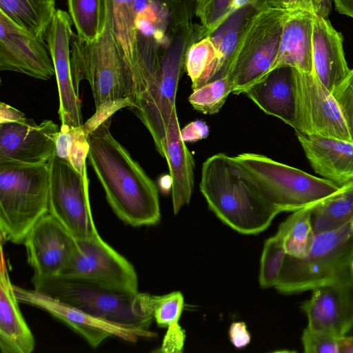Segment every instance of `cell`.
Returning a JSON list of instances; mask_svg holds the SVG:
<instances>
[{
  "label": "cell",
  "mask_w": 353,
  "mask_h": 353,
  "mask_svg": "<svg viewBox=\"0 0 353 353\" xmlns=\"http://www.w3.org/2000/svg\"><path fill=\"white\" fill-rule=\"evenodd\" d=\"M111 118L88 135V159L115 214L133 227L152 225L161 219L155 183L111 134Z\"/></svg>",
  "instance_id": "cell-1"
},
{
  "label": "cell",
  "mask_w": 353,
  "mask_h": 353,
  "mask_svg": "<svg viewBox=\"0 0 353 353\" xmlns=\"http://www.w3.org/2000/svg\"><path fill=\"white\" fill-rule=\"evenodd\" d=\"M70 62L75 91L79 94L86 80L94 101L95 113L83 124L86 135L117 111L134 108L135 80L116 37L112 0H106L105 26L98 38L87 42L73 34Z\"/></svg>",
  "instance_id": "cell-2"
},
{
  "label": "cell",
  "mask_w": 353,
  "mask_h": 353,
  "mask_svg": "<svg viewBox=\"0 0 353 353\" xmlns=\"http://www.w3.org/2000/svg\"><path fill=\"white\" fill-rule=\"evenodd\" d=\"M32 283L34 290L96 318L137 332L141 337L155 336L148 330L154 319L155 296L62 276L32 277Z\"/></svg>",
  "instance_id": "cell-3"
},
{
  "label": "cell",
  "mask_w": 353,
  "mask_h": 353,
  "mask_svg": "<svg viewBox=\"0 0 353 353\" xmlns=\"http://www.w3.org/2000/svg\"><path fill=\"white\" fill-rule=\"evenodd\" d=\"M199 188L216 216L243 234L264 231L281 212L258 193L223 153L214 154L203 163Z\"/></svg>",
  "instance_id": "cell-4"
},
{
  "label": "cell",
  "mask_w": 353,
  "mask_h": 353,
  "mask_svg": "<svg viewBox=\"0 0 353 353\" xmlns=\"http://www.w3.org/2000/svg\"><path fill=\"white\" fill-rule=\"evenodd\" d=\"M352 261L353 232L349 222L336 230L316 234L305 257L286 255L274 288L284 294L333 285L353 290Z\"/></svg>",
  "instance_id": "cell-5"
},
{
  "label": "cell",
  "mask_w": 353,
  "mask_h": 353,
  "mask_svg": "<svg viewBox=\"0 0 353 353\" xmlns=\"http://www.w3.org/2000/svg\"><path fill=\"white\" fill-rule=\"evenodd\" d=\"M230 159L258 193L281 212L314 207L342 187L262 154L242 153Z\"/></svg>",
  "instance_id": "cell-6"
},
{
  "label": "cell",
  "mask_w": 353,
  "mask_h": 353,
  "mask_svg": "<svg viewBox=\"0 0 353 353\" xmlns=\"http://www.w3.org/2000/svg\"><path fill=\"white\" fill-rule=\"evenodd\" d=\"M50 163H0L1 242L23 243L48 212Z\"/></svg>",
  "instance_id": "cell-7"
},
{
  "label": "cell",
  "mask_w": 353,
  "mask_h": 353,
  "mask_svg": "<svg viewBox=\"0 0 353 353\" xmlns=\"http://www.w3.org/2000/svg\"><path fill=\"white\" fill-rule=\"evenodd\" d=\"M289 9L265 7L252 19L239 42L226 76L232 92L245 93L272 70Z\"/></svg>",
  "instance_id": "cell-8"
},
{
  "label": "cell",
  "mask_w": 353,
  "mask_h": 353,
  "mask_svg": "<svg viewBox=\"0 0 353 353\" xmlns=\"http://www.w3.org/2000/svg\"><path fill=\"white\" fill-rule=\"evenodd\" d=\"M50 187L48 213L76 239L98 234L91 212L88 174L54 156L50 162Z\"/></svg>",
  "instance_id": "cell-9"
},
{
  "label": "cell",
  "mask_w": 353,
  "mask_h": 353,
  "mask_svg": "<svg viewBox=\"0 0 353 353\" xmlns=\"http://www.w3.org/2000/svg\"><path fill=\"white\" fill-rule=\"evenodd\" d=\"M296 133L352 141L339 105L314 72L294 68Z\"/></svg>",
  "instance_id": "cell-10"
},
{
  "label": "cell",
  "mask_w": 353,
  "mask_h": 353,
  "mask_svg": "<svg viewBox=\"0 0 353 353\" xmlns=\"http://www.w3.org/2000/svg\"><path fill=\"white\" fill-rule=\"evenodd\" d=\"M77 241V248L73 256L59 276L139 292L138 276L133 265L99 234Z\"/></svg>",
  "instance_id": "cell-11"
},
{
  "label": "cell",
  "mask_w": 353,
  "mask_h": 353,
  "mask_svg": "<svg viewBox=\"0 0 353 353\" xmlns=\"http://www.w3.org/2000/svg\"><path fill=\"white\" fill-rule=\"evenodd\" d=\"M0 71L49 80L55 75L45 39L19 26L0 11Z\"/></svg>",
  "instance_id": "cell-12"
},
{
  "label": "cell",
  "mask_w": 353,
  "mask_h": 353,
  "mask_svg": "<svg viewBox=\"0 0 353 353\" xmlns=\"http://www.w3.org/2000/svg\"><path fill=\"white\" fill-rule=\"evenodd\" d=\"M205 37L202 26L192 22L178 29L162 52L158 88L157 136L154 141L160 154L172 114L176 110V94L185 69L187 50L192 44Z\"/></svg>",
  "instance_id": "cell-13"
},
{
  "label": "cell",
  "mask_w": 353,
  "mask_h": 353,
  "mask_svg": "<svg viewBox=\"0 0 353 353\" xmlns=\"http://www.w3.org/2000/svg\"><path fill=\"white\" fill-rule=\"evenodd\" d=\"M60 128L52 120L33 119L0 123V163L41 164L55 155Z\"/></svg>",
  "instance_id": "cell-14"
},
{
  "label": "cell",
  "mask_w": 353,
  "mask_h": 353,
  "mask_svg": "<svg viewBox=\"0 0 353 353\" xmlns=\"http://www.w3.org/2000/svg\"><path fill=\"white\" fill-rule=\"evenodd\" d=\"M23 243L34 278L60 275L77 248V239L48 213L34 224Z\"/></svg>",
  "instance_id": "cell-15"
},
{
  "label": "cell",
  "mask_w": 353,
  "mask_h": 353,
  "mask_svg": "<svg viewBox=\"0 0 353 353\" xmlns=\"http://www.w3.org/2000/svg\"><path fill=\"white\" fill-rule=\"evenodd\" d=\"M68 12L57 10L49 27L46 41L52 59L57 83L61 125H83L81 101L75 91L71 70L70 43L74 34Z\"/></svg>",
  "instance_id": "cell-16"
},
{
  "label": "cell",
  "mask_w": 353,
  "mask_h": 353,
  "mask_svg": "<svg viewBox=\"0 0 353 353\" xmlns=\"http://www.w3.org/2000/svg\"><path fill=\"white\" fill-rule=\"evenodd\" d=\"M20 303L42 309L81 335L92 347L112 336L135 342L141 334L130 329L96 318L83 310L34 289L14 285Z\"/></svg>",
  "instance_id": "cell-17"
},
{
  "label": "cell",
  "mask_w": 353,
  "mask_h": 353,
  "mask_svg": "<svg viewBox=\"0 0 353 353\" xmlns=\"http://www.w3.org/2000/svg\"><path fill=\"white\" fill-rule=\"evenodd\" d=\"M348 286L327 285L312 290L301 308L307 319V326L340 338L353 328V299Z\"/></svg>",
  "instance_id": "cell-18"
},
{
  "label": "cell",
  "mask_w": 353,
  "mask_h": 353,
  "mask_svg": "<svg viewBox=\"0 0 353 353\" xmlns=\"http://www.w3.org/2000/svg\"><path fill=\"white\" fill-rule=\"evenodd\" d=\"M296 134L316 173L339 187L353 181V142Z\"/></svg>",
  "instance_id": "cell-19"
},
{
  "label": "cell",
  "mask_w": 353,
  "mask_h": 353,
  "mask_svg": "<svg viewBox=\"0 0 353 353\" xmlns=\"http://www.w3.org/2000/svg\"><path fill=\"white\" fill-rule=\"evenodd\" d=\"M343 41L342 34L329 20L314 14L312 38L313 72L330 92L350 71L345 57Z\"/></svg>",
  "instance_id": "cell-20"
},
{
  "label": "cell",
  "mask_w": 353,
  "mask_h": 353,
  "mask_svg": "<svg viewBox=\"0 0 353 353\" xmlns=\"http://www.w3.org/2000/svg\"><path fill=\"white\" fill-rule=\"evenodd\" d=\"M1 243L0 262V349L2 353H31L34 336L19 306L14 285L8 273Z\"/></svg>",
  "instance_id": "cell-21"
},
{
  "label": "cell",
  "mask_w": 353,
  "mask_h": 353,
  "mask_svg": "<svg viewBox=\"0 0 353 353\" xmlns=\"http://www.w3.org/2000/svg\"><path fill=\"white\" fill-rule=\"evenodd\" d=\"M295 85L294 68L282 66L270 71L244 94L261 110L292 128L294 125Z\"/></svg>",
  "instance_id": "cell-22"
},
{
  "label": "cell",
  "mask_w": 353,
  "mask_h": 353,
  "mask_svg": "<svg viewBox=\"0 0 353 353\" xmlns=\"http://www.w3.org/2000/svg\"><path fill=\"white\" fill-rule=\"evenodd\" d=\"M168 163L174 214L190 201L194 187L193 157L181 136L176 110L173 111L162 143L161 154Z\"/></svg>",
  "instance_id": "cell-23"
},
{
  "label": "cell",
  "mask_w": 353,
  "mask_h": 353,
  "mask_svg": "<svg viewBox=\"0 0 353 353\" xmlns=\"http://www.w3.org/2000/svg\"><path fill=\"white\" fill-rule=\"evenodd\" d=\"M265 7L261 0H252L230 14L208 35L214 46L216 59L198 88L227 75L239 42L254 17Z\"/></svg>",
  "instance_id": "cell-24"
},
{
  "label": "cell",
  "mask_w": 353,
  "mask_h": 353,
  "mask_svg": "<svg viewBox=\"0 0 353 353\" xmlns=\"http://www.w3.org/2000/svg\"><path fill=\"white\" fill-rule=\"evenodd\" d=\"M314 14L290 10L283 24L272 70L290 66L302 72H313L312 38Z\"/></svg>",
  "instance_id": "cell-25"
},
{
  "label": "cell",
  "mask_w": 353,
  "mask_h": 353,
  "mask_svg": "<svg viewBox=\"0 0 353 353\" xmlns=\"http://www.w3.org/2000/svg\"><path fill=\"white\" fill-rule=\"evenodd\" d=\"M0 11L37 37L46 39L57 12L56 0H0Z\"/></svg>",
  "instance_id": "cell-26"
},
{
  "label": "cell",
  "mask_w": 353,
  "mask_h": 353,
  "mask_svg": "<svg viewBox=\"0 0 353 353\" xmlns=\"http://www.w3.org/2000/svg\"><path fill=\"white\" fill-rule=\"evenodd\" d=\"M353 217V181L312 208V222L315 234L336 230Z\"/></svg>",
  "instance_id": "cell-27"
},
{
  "label": "cell",
  "mask_w": 353,
  "mask_h": 353,
  "mask_svg": "<svg viewBox=\"0 0 353 353\" xmlns=\"http://www.w3.org/2000/svg\"><path fill=\"white\" fill-rule=\"evenodd\" d=\"M312 208L293 212L280 224L276 235L281 239L286 255L301 259L310 252L316 234L312 222Z\"/></svg>",
  "instance_id": "cell-28"
},
{
  "label": "cell",
  "mask_w": 353,
  "mask_h": 353,
  "mask_svg": "<svg viewBox=\"0 0 353 353\" xmlns=\"http://www.w3.org/2000/svg\"><path fill=\"white\" fill-rule=\"evenodd\" d=\"M77 37L87 42L98 38L106 22V0H67Z\"/></svg>",
  "instance_id": "cell-29"
},
{
  "label": "cell",
  "mask_w": 353,
  "mask_h": 353,
  "mask_svg": "<svg viewBox=\"0 0 353 353\" xmlns=\"http://www.w3.org/2000/svg\"><path fill=\"white\" fill-rule=\"evenodd\" d=\"M89 148L83 125L79 127L61 125L56 139L55 155L66 161L83 175L88 174L86 159Z\"/></svg>",
  "instance_id": "cell-30"
},
{
  "label": "cell",
  "mask_w": 353,
  "mask_h": 353,
  "mask_svg": "<svg viewBox=\"0 0 353 353\" xmlns=\"http://www.w3.org/2000/svg\"><path fill=\"white\" fill-rule=\"evenodd\" d=\"M232 90V83L225 76L193 90L188 100L196 110L214 114L219 112Z\"/></svg>",
  "instance_id": "cell-31"
},
{
  "label": "cell",
  "mask_w": 353,
  "mask_h": 353,
  "mask_svg": "<svg viewBox=\"0 0 353 353\" xmlns=\"http://www.w3.org/2000/svg\"><path fill=\"white\" fill-rule=\"evenodd\" d=\"M215 59V48L208 36L189 47L185 55V70L191 79L192 90L198 88Z\"/></svg>",
  "instance_id": "cell-32"
},
{
  "label": "cell",
  "mask_w": 353,
  "mask_h": 353,
  "mask_svg": "<svg viewBox=\"0 0 353 353\" xmlns=\"http://www.w3.org/2000/svg\"><path fill=\"white\" fill-rule=\"evenodd\" d=\"M252 0H196L195 15L207 36L228 16Z\"/></svg>",
  "instance_id": "cell-33"
},
{
  "label": "cell",
  "mask_w": 353,
  "mask_h": 353,
  "mask_svg": "<svg viewBox=\"0 0 353 353\" xmlns=\"http://www.w3.org/2000/svg\"><path fill=\"white\" fill-rule=\"evenodd\" d=\"M285 256L283 245L276 234L265 241L261 257L259 276V284L262 288L274 287Z\"/></svg>",
  "instance_id": "cell-34"
},
{
  "label": "cell",
  "mask_w": 353,
  "mask_h": 353,
  "mask_svg": "<svg viewBox=\"0 0 353 353\" xmlns=\"http://www.w3.org/2000/svg\"><path fill=\"white\" fill-rule=\"evenodd\" d=\"M184 308V297L180 292L155 296L154 319L159 327H168L179 323Z\"/></svg>",
  "instance_id": "cell-35"
},
{
  "label": "cell",
  "mask_w": 353,
  "mask_h": 353,
  "mask_svg": "<svg viewBox=\"0 0 353 353\" xmlns=\"http://www.w3.org/2000/svg\"><path fill=\"white\" fill-rule=\"evenodd\" d=\"M331 93L339 105L353 142V68Z\"/></svg>",
  "instance_id": "cell-36"
},
{
  "label": "cell",
  "mask_w": 353,
  "mask_h": 353,
  "mask_svg": "<svg viewBox=\"0 0 353 353\" xmlns=\"http://www.w3.org/2000/svg\"><path fill=\"white\" fill-rule=\"evenodd\" d=\"M301 342L305 353H339L338 338L307 326L303 331Z\"/></svg>",
  "instance_id": "cell-37"
},
{
  "label": "cell",
  "mask_w": 353,
  "mask_h": 353,
  "mask_svg": "<svg viewBox=\"0 0 353 353\" xmlns=\"http://www.w3.org/2000/svg\"><path fill=\"white\" fill-rule=\"evenodd\" d=\"M185 332L179 323L168 327L161 347L154 350L159 353H181L183 350Z\"/></svg>",
  "instance_id": "cell-38"
},
{
  "label": "cell",
  "mask_w": 353,
  "mask_h": 353,
  "mask_svg": "<svg viewBox=\"0 0 353 353\" xmlns=\"http://www.w3.org/2000/svg\"><path fill=\"white\" fill-rule=\"evenodd\" d=\"M330 8V0H291L289 10H305L325 17Z\"/></svg>",
  "instance_id": "cell-39"
},
{
  "label": "cell",
  "mask_w": 353,
  "mask_h": 353,
  "mask_svg": "<svg viewBox=\"0 0 353 353\" xmlns=\"http://www.w3.org/2000/svg\"><path fill=\"white\" fill-rule=\"evenodd\" d=\"M208 134V125L201 120L192 121L181 129V136L184 142H195L206 138Z\"/></svg>",
  "instance_id": "cell-40"
},
{
  "label": "cell",
  "mask_w": 353,
  "mask_h": 353,
  "mask_svg": "<svg viewBox=\"0 0 353 353\" xmlns=\"http://www.w3.org/2000/svg\"><path fill=\"white\" fill-rule=\"evenodd\" d=\"M228 334L231 343L238 349L245 347L251 341V336L247 325L242 321L232 323Z\"/></svg>",
  "instance_id": "cell-41"
},
{
  "label": "cell",
  "mask_w": 353,
  "mask_h": 353,
  "mask_svg": "<svg viewBox=\"0 0 353 353\" xmlns=\"http://www.w3.org/2000/svg\"><path fill=\"white\" fill-rule=\"evenodd\" d=\"M23 112L3 102L0 103V123L15 122L25 119Z\"/></svg>",
  "instance_id": "cell-42"
},
{
  "label": "cell",
  "mask_w": 353,
  "mask_h": 353,
  "mask_svg": "<svg viewBox=\"0 0 353 353\" xmlns=\"http://www.w3.org/2000/svg\"><path fill=\"white\" fill-rule=\"evenodd\" d=\"M336 10L353 19V0H333Z\"/></svg>",
  "instance_id": "cell-43"
},
{
  "label": "cell",
  "mask_w": 353,
  "mask_h": 353,
  "mask_svg": "<svg viewBox=\"0 0 353 353\" xmlns=\"http://www.w3.org/2000/svg\"><path fill=\"white\" fill-rule=\"evenodd\" d=\"M339 353H353V336L347 335L338 339Z\"/></svg>",
  "instance_id": "cell-44"
},
{
  "label": "cell",
  "mask_w": 353,
  "mask_h": 353,
  "mask_svg": "<svg viewBox=\"0 0 353 353\" xmlns=\"http://www.w3.org/2000/svg\"><path fill=\"white\" fill-rule=\"evenodd\" d=\"M350 227H351V229L353 232V217H352V220L350 221Z\"/></svg>",
  "instance_id": "cell-45"
},
{
  "label": "cell",
  "mask_w": 353,
  "mask_h": 353,
  "mask_svg": "<svg viewBox=\"0 0 353 353\" xmlns=\"http://www.w3.org/2000/svg\"><path fill=\"white\" fill-rule=\"evenodd\" d=\"M352 271H353V261H352Z\"/></svg>",
  "instance_id": "cell-46"
}]
</instances>
